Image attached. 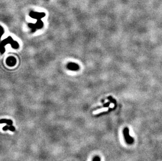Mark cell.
I'll return each instance as SVG.
<instances>
[{
    "mask_svg": "<svg viewBox=\"0 0 162 161\" xmlns=\"http://www.w3.org/2000/svg\"><path fill=\"white\" fill-rule=\"evenodd\" d=\"M123 134L125 142L128 145H131L134 142V139L131 137L129 134V129L128 128H125L123 130Z\"/></svg>",
    "mask_w": 162,
    "mask_h": 161,
    "instance_id": "obj_1",
    "label": "cell"
},
{
    "mask_svg": "<svg viewBox=\"0 0 162 161\" xmlns=\"http://www.w3.org/2000/svg\"><path fill=\"white\" fill-rule=\"evenodd\" d=\"M108 111V108L105 107V108H104L101 109L100 110H98V111H96L95 112V113H100V112H104V111Z\"/></svg>",
    "mask_w": 162,
    "mask_h": 161,
    "instance_id": "obj_3",
    "label": "cell"
},
{
    "mask_svg": "<svg viewBox=\"0 0 162 161\" xmlns=\"http://www.w3.org/2000/svg\"><path fill=\"white\" fill-rule=\"evenodd\" d=\"M1 124H6L8 126H11L13 125V121L11 120H7L5 119H2L0 121Z\"/></svg>",
    "mask_w": 162,
    "mask_h": 161,
    "instance_id": "obj_2",
    "label": "cell"
},
{
    "mask_svg": "<svg viewBox=\"0 0 162 161\" xmlns=\"http://www.w3.org/2000/svg\"><path fill=\"white\" fill-rule=\"evenodd\" d=\"M92 161H101V159L99 156H96L94 158H93Z\"/></svg>",
    "mask_w": 162,
    "mask_h": 161,
    "instance_id": "obj_5",
    "label": "cell"
},
{
    "mask_svg": "<svg viewBox=\"0 0 162 161\" xmlns=\"http://www.w3.org/2000/svg\"><path fill=\"white\" fill-rule=\"evenodd\" d=\"M8 128H9V126H8V125H6L3 128V131H7V130H8Z\"/></svg>",
    "mask_w": 162,
    "mask_h": 161,
    "instance_id": "obj_6",
    "label": "cell"
},
{
    "mask_svg": "<svg viewBox=\"0 0 162 161\" xmlns=\"http://www.w3.org/2000/svg\"><path fill=\"white\" fill-rule=\"evenodd\" d=\"M8 130L10 131H12V132H14L15 130V127L13 126H9V128H8Z\"/></svg>",
    "mask_w": 162,
    "mask_h": 161,
    "instance_id": "obj_4",
    "label": "cell"
},
{
    "mask_svg": "<svg viewBox=\"0 0 162 161\" xmlns=\"http://www.w3.org/2000/svg\"><path fill=\"white\" fill-rule=\"evenodd\" d=\"M110 107L111 108L113 107H114V104H111L110 105Z\"/></svg>",
    "mask_w": 162,
    "mask_h": 161,
    "instance_id": "obj_7",
    "label": "cell"
}]
</instances>
